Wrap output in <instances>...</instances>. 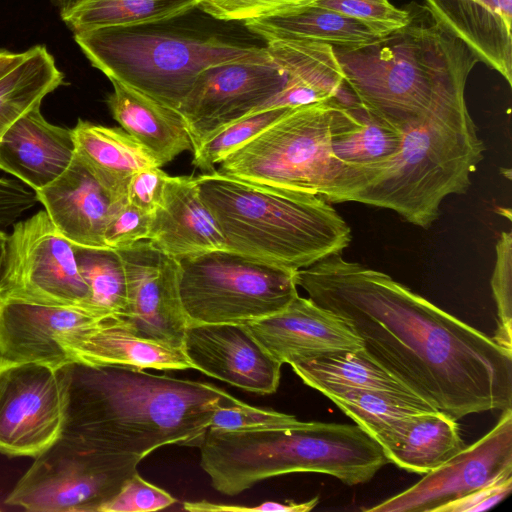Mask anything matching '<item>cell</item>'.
<instances>
[{
  "label": "cell",
  "mask_w": 512,
  "mask_h": 512,
  "mask_svg": "<svg viewBox=\"0 0 512 512\" xmlns=\"http://www.w3.org/2000/svg\"><path fill=\"white\" fill-rule=\"evenodd\" d=\"M139 463L60 435L35 457L5 503L34 512H100Z\"/></svg>",
  "instance_id": "10"
},
{
  "label": "cell",
  "mask_w": 512,
  "mask_h": 512,
  "mask_svg": "<svg viewBox=\"0 0 512 512\" xmlns=\"http://www.w3.org/2000/svg\"><path fill=\"white\" fill-rule=\"evenodd\" d=\"M291 367L306 385L326 397L349 390H372L436 410L374 360L364 348L295 363Z\"/></svg>",
  "instance_id": "27"
},
{
  "label": "cell",
  "mask_w": 512,
  "mask_h": 512,
  "mask_svg": "<svg viewBox=\"0 0 512 512\" xmlns=\"http://www.w3.org/2000/svg\"><path fill=\"white\" fill-rule=\"evenodd\" d=\"M147 240L174 258L227 249L216 219L200 196L197 176H169Z\"/></svg>",
  "instance_id": "21"
},
{
  "label": "cell",
  "mask_w": 512,
  "mask_h": 512,
  "mask_svg": "<svg viewBox=\"0 0 512 512\" xmlns=\"http://www.w3.org/2000/svg\"><path fill=\"white\" fill-rule=\"evenodd\" d=\"M8 50L1 49L0 50V59L3 58L7 54Z\"/></svg>",
  "instance_id": "49"
},
{
  "label": "cell",
  "mask_w": 512,
  "mask_h": 512,
  "mask_svg": "<svg viewBox=\"0 0 512 512\" xmlns=\"http://www.w3.org/2000/svg\"><path fill=\"white\" fill-rule=\"evenodd\" d=\"M244 25L264 42L293 39L326 43L334 48L356 49L380 39L354 19L311 5L285 15L249 21Z\"/></svg>",
  "instance_id": "29"
},
{
  "label": "cell",
  "mask_w": 512,
  "mask_h": 512,
  "mask_svg": "<svg viewBox=\"0 0 512 512\" xmlns=\"http://www.w3.org/2000/svg\"><path fill=\"white\" fill-rule=\"evenodd\" d=\"M295 280L437 411L458 420L512 408V354L389 275L335 254Z\"/></svg>",
  "instance_id": "1"
},
{
  "label": "cell",
  "mask_w": 512,
  "mask_h": 512,
  "mask_svg": "<svg viewBox=\"0 0 512 512\" xmlns=\"http://www.w3.org/2000/svg\"><path fill=\"white\" fill-rule=\"evenodd\" d=\"M381 446L389 462L425 475L466 445L457 420L440 411H423L405 418Z\"/></svg>",
  "instance_id": "26"
},
{
  "label": "cell",
  "mask_w": 512,
  "mask_h": 512,
  "mask_svg": "<svg viewBox=\"0 0 512 512\" xmlns=\"http://www.w3.org/2000/svg\"><path fill=\"white\" fill-rule=\"evenodd\" d=\"M308 422L294 415L238 402L217 409L209 428L222 431H262L302 428Z\"/></svg>",
  "instance_id": "38"
},
{
  "label": "cell",
  "mask_w": 512,
  "mask_h": 512,
  "mask_svg": "<svg viewBox=\"0 0 512 512\" xmlns=\"http://www.w3.org/2000/svg\"><path fill=\"white\" fill-rule=\"evenodd\" d=\"M79 272L89 287L90 305L102 315L127 311V280L117 249L73 245Z\"/></svg>",
  "instance_id": "33"
},
{
  "label": "cell",
  "mask_w": 512,
  "mask_h": 512,
  "mask_svg": "<svg viewBox=\"0 0 512 512\" xmlns=\"http://www.w3.org/2000/svg\"><path fill=\"white\" fill-rule=\"evenodd\" d=\"M117 250L127 280L123 318L140 335L181 348L188 321L179 296L177 259L149 240Z\"/></svg>",
  "instance_id": "15"
},
{
  "label": "cell",
  "mask_w": 512,
  "mask_h": 512,
  "mask_svg": "<svg viewBox=\"0 0 512 512\" xmlns=\"http://www.w3.org/2000/svg\"><path fill=\"white\" fill-rule=\"evenodd\" d=\"M319 497L296 503L266 501L257 506L217 504L207 500L183 503V509L191 512H308L317 506Z\"/></svg>",
  "instance_id": "43"
},
{
  "label": "cell",
  "mask_w": 512,
  "mask_h": 512,
  "mask_svg": "<svg viewBox=\"0 0 512 512\" xmlns=\"http://www.w3.org/2000/svg\"><path fill=\"white\" fill-rule=\"evenodd\" d=\"M189 324H247L284 309L297 295L295 272L225 250L176 258Z\"/></svg>",
  "instance_id": "9"
},
{
  "label": "cell",
  "mask_w": 512,
  "mask_h": 512,
  "mask_svg": "<svg viewBox=\"0 0 512 512\" xmlns=\"http://www.w3.org/2000/svg\"><path fill=\"white\" fill-rule=\"evenodd\" d=\"M7 237H8V234L6 232H4L3 230H0V273H1L4 256H5Z\"/></svg>",
  "instance_id": "47"
},
{
  "label": "cell",
  "mask_w": 512,
  "mask_h": 512,
  "mask_svg": "<svg viewBox=\"0 0 512 512\" xmlns=\"http://www.w3.org/2000/svg\"><path fill=\"white\" fill-rule=\"evenodd\" d=\"M56 371L60 435L140 462L165 445L198 447L215 411L241 401L209 382L133 367L72 361Z\"/></svg>",
  "instance_id": "2"
},
{
  "label": "cell",
  "mask_w": 512,
  "mask_h": 512,
  "mask_svg": "<svg viewBox=\"0 0 512 512\" xmlns=\"http://www.w3.org/2000/svg\"><path fill=\"white\" fill-rule=\"evenodd\" d=\"M402 134L396 156L351 201L390 209L428 228L447 196L467 192L484 156L465 90L438 102Z\"/></svg>",
  "instance_id": "6"
},
{
  "label": "cell",
  "mask_w": 512,
  "mask_h": 512,
  "mask_svg": "<svg viewBox=\"0 0 512 512\" xmlns=\"http://www.w3.org/2000/svg\"><path fill=\"white\" fill-rule=\"evenodd\" d=\"M57 371L41 363L0 364V452L33 456L48 448L62 429Z\"/></svg>",
  "instance_id": "12"
},
{
  "label": "cell",
  "mask_w": 512,
  "mask_h": 512,
  "mask_svg": "<svg viewBox=\"0 0 512 512\" xmlns=\"http://www.w3.org/2000/svg\"><path fill=\"white\" fill-rule=\"evenodd\" d=\"M256 14L272 17L310 6L316 0H239Z\"/></svg>",
  "instance_id": "44"
},
{
  "label": "cell",
  "mask_w": 512,
  "mask_h": 512,
  "mask_svg": "<svg viewBox=\"0 0 512 512\" xmlns=\"http://www.w3.org/2000/svg\"><path fill=\"white\" fill-rule=\"evenodd\" d=\"M512 234L504 231L496 243L491 288L497 306L498 328L492 340L512 354Z\"/></svg>",
  "instance_id": "37"
},
{
  "label": "cell",
  "mask_w": 512,
  "mask_h": 512,
  "mask_svg": "<svg viewBox=\"0 0 512 512\" xmlns=\"http://www.w3.org/2000/svg\"><path fill=\"white\" fill-rule=\"evenodd\" d=\"M380 445L407 417L423 411H436L405 399L372 390H349L327 396Z\"/></svg>",
  "instance_id": "34"
},
{
  "label": "cell",
  "mask_w": 512,
  "mask_h": 512,
  "mask_svg": "<svg viewBox=\"0 0 512 512\" xmlns=\"http://www.w3.org/2000/svg\"><path fill=\"white\" fill-rule=\"evenodd\" d=\"M151 219L152 214L140 210L128 201L113 203L104 231L106 246L119 249L147 240Z\"/></svg>",
  "instance_id": "40"
},
{
  "label": "cell",
  "mask_w": 512,
  "mask_h": 512,
  "mask_svg": "<svg viewBox=\"0 0 512 512\" xmlns=\"http://www.w3.org/2000/svg\"><path fill=\"white\" fill-rule=\"evenodd\" d=\"M410 10V22L386 37L356 49L333 47L359 104L401 131L441 100L465 90L479 62L425 5Z\"/></svg>",
  "instance_id": "3"
},
{
  "label": "cell",
  "mask_w": 512,
  "mask_h": 512,
  "mask_svg": "<svg viewBox=\"0 0 512 512\" xmlns=\"http://www.w3.org/2000/svg\"><path fill=\"white\" fill-rule=\"evenodd\" d=\"M181 349L192 369L244 391H277L282 364L254 338L246 324H189Z\"/></svg>",
  "instance_id": "16"
},
{
  "label": "cell",
  "mask_w": 512,
  "mask_h": 512,
  "mask_svg": "<svg viewBox=\"0 0 512 512\" xmlns=\"http://www.w3.org/2000/svg\"><path fill=\"white\" fill-rule=\"evenodd\" d=\"M63 82L64 74L46 46L27 49L25 57L0 77V139Z\"/></svg>",
  "instance_id": "31"
},
{
  "label": "cell",
  "mask_w": 512,
  "mask_h": 512,
  "mask_svg": "<svg viewBox=\"0 0 512 512\" xmlns=\"http://www.w3.org/2000/svg\"><path fill=\"white\" fill-rule=\"evenodd\" d=\"M102 317L81 307L0 298V364L34 362L58 369L71 362L60 337Z\"/></svg>",
  "instance_id": "18"
},
{
  "label": "cell",
  "mask_w": 512,
  "mask_h": 512,
  "mask_svg": "<svg viewBox=\"0 0 512 512\" xmlns=\"http://www.w3.org/2000/svg\"><path fill=\"white\" fill-rule=\"evenodd\" d=\"M512 490V473L477 489L457 500L446 503L434 512H479L488 510L503 501Z\"/></svg>",
  "instance_id": "42"
},
{
  "label": "cell",
  "mask_w": 512,
  "mask_h": 512,
  "mask_svg": "<svg viewBox=\"0 0 512 512\" xmlns=\"http://www.w3.org/2000/svg\"><path fill=\"white\" fill-rule=\"evenodd\" d=\"M277 64L287 73L282 89L254 112L293 108L332 99L340 100L345 92L342 77L333 69L308 56L285 55ZM253 112V113H254Z\"/></svg>",
  "instance_id": "32"
},
{
  "label": "cell",
  "mask_w": 512,
  "mask_h": 512,
  "mask_svg": "<svg viewBox=\"0 0 512 512\" xmlns=\"http://www.w3.org/2000/svg\"><path fill=\"white\" fill-rule=\"evenodd\" d=\"M198 448L212 487L228 496L299 472L362 484L389 462L382 446L357 424L308 422L302 428L262 431L208 428Z\"/></svg>",
  "instance_id": "5"
},
{
  "label": "cell",
  "mask_w": 512,
  "mask_h": 512,
  "mask_svg": "<svg viewBox=\"0 0 512 512\" xmlns=\"http://www.w3.org/2000/svg\"><path fill=\"white\" fill-rule=\"evenodd\" d=\"M52 223L73 245L105 248L111 200L76 155L51 184L35 192Z\"/></svg>",
  "instance_id": "22"
},
{
  "label": "cell",
  "mask_w": 512,
  "mask_h": 512,
  "mask_svg": "<svg viewBox=\"0 0 512 512\" xmlns=\"http://www.w3.org/2000/svg\"><path fill=\"white\" fill-rule=\"evenodd\" d=\"M0 298L81 307L102 315L90 305V290L79 272L73 244L45 210L14 223L8 234Z\"/></svg>",
  "instance_id": "11"
},
{
  "label": "cell",
  "mask_w": 512,
  "mask_h": 512,
  "mask_svg": "<svg viewBox=\"0 0 512 512\" xmlns=\"http://www.w3.org/2000/svg\"><path fill=\"white\" fill-rule=\"evenodd\" d=\"M59 341L71 362L163 371L192 369L181 348L140 335L119 315H107L68 331Z\"/></svg>",
  "instance_id": "19"
},
{
  "label": "cell",
  "mask_w": 512,
  "mask_h": 512,
  "mask_svg": "<svg viewBox=\"0 0 512 512\" xmlns=\"http://www.w3.org/2000/svg\"><path fill=\"white\" fill-rule=\"evenodd\" d=\"M337 99L289 108L220 162L216 173L318 195L330 203L351 201L372 179L370 171L338 161L331 127Z\"/></svg>",
  "instance_id": "8"
},
{
  "label": "cell",
  "mask_w": 512,
  "mask_h": 512,
  "mask_svg": "<svg viewBox=\"0 0 512 512\" xmlns=\"http://www.w3.org/2000/svg\"><path fill=\"white\" fill-rule=\"evenodd\" d=\"M90 64L115 80L178 110L208 69L231 63H273L265 46L148 26L73 34Z\"/></svg>",
  "instance_id": "7"
},
{
  "label": "cell",
  "mask_w": 512,
  "mask_h": 512,
  "mask_svg": "<svg viewBox=\"0 0 512 512\" xmlns=\"http://www.w3.org/2000/svg\"><path fill=\"white\" fill-rule=\"evenodd\" d=\"M195 9L194 0H69L59 13L75 34L98 28L153 26Z\"/></svg>",
  "instance_id": "30"
},
{
  "label": "cell",
  "mask_w": 512,
  "mask_h": 512,
  "mask_svg": "<svg viewBox=\"0 0 512 512\" xmlns=\"http://www.w3.org/2000/svg\"><path fill=\"white\" fill-rule=\"evenodd\" d=\"M168 178L169 175L158 166L137 172L128 182L127 201L140 210L153 214L163 204Z\"/></svg>",
  "instance_id": "41"
},
{
  "label": "cell",
  "mask_w": 512,
  "mask_h": 512,
  "mask_svg": "<svg viewBox=\"0 0 512 512\" xmlns=\"http://www.w3.org/2000/svg\"><path fill=\"white\" fill-rule=\"evenodd\" d=\"M166 490L148 482L136 471L129 476L118 492L100 512H149L165 509L176 503Z\"/></svg>",
  "instance_id": "39"
},
{
  "label": "cell",
  "mask_w": 512,
  "mask_h": 512,
  "mask_svg": "<svg viewBox=\"0 0 512 512\" xmlns=\"http://www.w3.org/2000/svg\"><path fill=\"white\" fill-rule=\"evenodd\" d=\"M402 137L400 129L360 104H338L335 109L331 127L334 156L345 165L370 171L373 179L399 152Z\"/></svg>",
  "instance_id": "28"
},
{
  "label": "cell",
  "mask_w": 512,
  "mask_h": 512,
  "mask_svg": "<svg viewBox=\"0 0 512 512\" xmlns=\"http://www.w3.org/2000/svg\"><path fill=\"white\" fill-rule=\"evenodd\" d=\"M288 109L262 110L228 124L209 136L193 151L192 164L203 172H213L215 164L261 133Z\"/></svg>",
  "instance_id": "35"
},
{
  "label": "cell",
  "mask_w": 512,
  "mask_h": 512,
  "mask_svg": "<svg viewBox=\"0 0 512 512\" xmlns=\"http://www.w3.org/2000/svg\"><path fill=\"white\" fill-rule=\"evenodd\" d=\"M512 473V409L502 411L496 425L483 437L416 484L369 512H434L446 503L480 489Z\"/></svg>",
  "instance_id": "13"
},
{
  "label": "cell",
  "mask_w": 512,
  "mask_h": 512,
  "mask_svg": "<svg viewBox=\"0 0 512 512\" xmlns=\"http://www.w3.org/2000/svg\"><path fill=\"white\" fill-rule=\"evenodd\" d=\"M286 79V71L275 62L231 63L206 70L178 109L192 151L228 124L253 113L282 89Z\"/></svg>",
  "instance_id": "14"
},
{
  "label": "cell",
  "mask_w": 512,
  "mask_h": 512,
  "mask_svg": "<svg viewBox=\"0 0 512 512\" xmlns=\"http://www.w3.org/2000/svg\"><path fill=\"white\" fill-rule=\"evenodd\" d=\"M433 18L512 85L511 25L479 0H424Z\"/></svg>",
  "instance_id": "25"
},
{
  "label": "cell",
  "mask_w": 512,
  "mask_h": 512,
  "mask_svg": "<svg viewBox=\"0 0 512 512\" xmlns=\"http://www.w3.org/2000/svg\"><path fill=\"white\" fill-rule=\"evenodd\" d=\"M506 23H512V0H479Z\"/></svg>",
  "instance_id": "45"
},
{
  "label": "cell",
  "mask_w": 512,
  "mask_h": 512,
  "mask_svg": "<svg viewBox=\"0 0 512 512\" xmlns=\"http://www.w3.org/2000/svg\"><path fill=\"white\" fill-rule=\"evenodd\" d=\"M246 326L282 365L363 348L361 339L337 315L299 294L281 311Z\"/></svg>",
  "instance_id": "17"
},
{
  "label": "cell",
  "mask_w": 512,
  "mask_h": 512,
  "mask_svg": "<svg viewBox=\"0 0 512 512\" xmlns=\"http://www.w3.org/2000/svg\"><path fill=\"white\" fill-rule=\"evenodd\" d=\"M107 105L121 128L147 149L163 166L192 150L180 112L115 80Z\"/></svg>",
  "instance_id": "24"
},
{
  "label": "cell",
  "mask_w": 512,
  "mask_h": 512,
  "mask_svg": "<svg viewBox=\"0 0 512 512\" xmlns=\"http://www.w3.org/2000/svg\"><path fill=\"white\" fill-rule=\"evenodd\" d=\"M75 153L110 197L127 201L131 177L149 167H161L155 157L122 128L79 119L72 128Z\"/></svg>",
  "instance_id": "23"
},
{
  "label": "cell",
  "mask_w": 512,
  "mask_h": 512,
  "mask_svg": "<svg viewBox=\"0 0 512 512\" xmlns=\"http://www.w3.org/2000/svg\"><path fill=\"white\" fill-rule=\"evenodd\" d=\"M25 54L26 50L22 52L8 51L7 54L0 59V77L17 65L25 57Z\"/></svg>",
  "instance_id": "46"
},
{
  "label": "cell",
  "mask_w": 512,
  "mask_h": 512,
  "mask_svg": "<svg viewBox=\"0 0 512 512\" xmlns=\"http://www.w3.org/2000/svg\"><path fill=\"white\" fill-rule=\"evenodd\" d=\"M311 6L329 9L354 19L379 38L402 29L412 17L410 8H398L389 0H316Z\"/></svg>",
  "instance_id": "36"
},
{
  "label": "cell",
  "mask_w": 512,
  "mask_h": 512,
  "mask_svg": "<svg viewBox=\"0 0 512 512\" xmlns=\"http://www.w3.org/2000/svg\"><path fill=\"white\" fill-rule=\"evenodd\" d=\"M69 0H50V2L60 11Z\"/></svg>",
  "instance_id": "48"
},
{
  "label": "cell",
  "mask_w": 512,
  "mask_h": 512,
  "mask_svg": "<svg viewBox=\"0 0 512 512\" xmlns=\"http://www.w3.org/2000/svg\"><path fill=\"white\" fill-rule=\"evenodd\" d=\"M40 108L19 118L0 139V170L34 192L56 180L75 155L72 129L51 124Z\"/></svg>",
  "instance_id": "20"
},
{
  "label": "cell",
  "mask_w": 512,
  "mask_h": 512,
  "mask_svg": "<svg viewBox=\"0 0 512 512\" xmlns=\"http://www.w3.org/2000/svg\"><path fill=\"white\" fill-rule=\"evenodd\" d=\"M199 193L227 249L297 271L351 242V229L324 198L250 183L215 171L197 176Z\"/></svg>",
  "instance_id": "4"
}]
</instances>
